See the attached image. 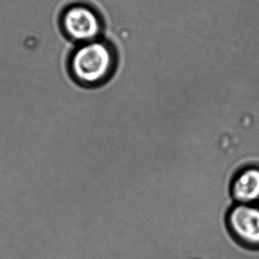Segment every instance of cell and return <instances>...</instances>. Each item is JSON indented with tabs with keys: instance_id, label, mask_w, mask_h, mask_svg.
Instances as JSON below:
<instances>
[{
	"instance_id": "1",
	"label": "cell",
	"mask_w": 259,
	"mask_h": 259,
	"mask_svg": "<svg viewBox=\"0 0 259 259\" xmlns=\"http://www.w3.org/2000/svg\"><path fill=\"white\" fill-rule=\"evenodd\" d=\"M119 55L115 45L102 36L76 45L67 59V71L78 87L96 89L104 87L115 76Z\"/></svg>"
},
{
	"instance_id": "4",
	"label": "cell",
	"mask_w": 259,
	"mask_h": 259,
	"mask_svg": "<svg viewBox=\"0 0 259 259\" xmlns=\"http://www.w3.org/2000/svg\"><path fill=\"white\" fill-rule=\"evenodd\" d=\"M230 194L234 203H259V165L241 168L231 181Z\"/></svg>"
},
{
	"instance_id": "3",
	"label": "cell",
	"mask_w": 259,
	"mask_h": 259,
	"mask_svg": "<svg viewBox=\"0 0 259 259\" xmlns=\"http://www.w3.org/2000/svg\"><path fill=\"white\" fill-rule=\"evenodd\" d=\"M226 225L236 243L249 250H259V203H234L227 211Z\"/></svg>"
},
{
	"instance_id": "2",
	"label": "cell",
	"mask_w": 259,
	"mask_h": 259,
	"mask_svg": "<svg viewBox=\"0 0 259 259\" xmlns=\"http://www.w3.org/2000/svg\"><path fill=\"white\" fill-rule=\"evenodd\" d=\"M58 23L61 34L75 46L101 38L105 30L101 12L84 1L66 5L61 9Z\"/></svg>"
}]
</instances>
